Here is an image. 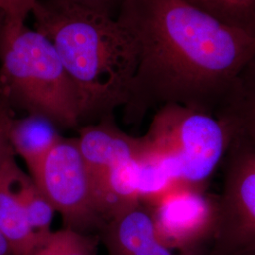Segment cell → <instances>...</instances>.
<instances>
[{
  "label": "cell",
  "instance_id": "17",
  "mask_svg": "<svg viewBox=\"0 0 255 255\" xmlns=\"http://www.w3.org/2000/svg\"><path fill=\"white\" fill-rule=\"evenodd\" d=\"M38 0H0V13L6 22L25 24Z\"/></svg>",
  "mask_w": 255,
  "mask_h": 255
},
{
  "label": "cell",
  "instance_id": "15",
  "mask_svg": "<svg viewBox=\"0 0 255 255\" xmlns=\"http://www.w3.org/2000/svg\"><path fill=\"white\" fill-rule=\"evenodd\" d=\"M99 235L72 229L53 231L49 237L27 255H98Z\"/></svg>",
  "mask_w": 255,
  "mask_h": 255
},
{
  "label": "cell",
  "instance_id": "16",
  "mask_svg": "<svg viewBox=\"0 0 255 255\" xmlns=\"http://www.w3.org/2000/svg\"><path fill=\"white\" fill-rule=\"evenodd\" d=\"M13 119V110L7 101L0 98V180L7 164L15 157L9 141V129Z\"/></svg>",
  "mask_w": 255,
  "mask_h": 255
},
{
  "label": "cell",
  "instance_id": "12",
  "mask_svg": "<svg viewBox=\"0 0 255 255\" xmlns=\"http://www.w3.org/2000/svg\"><path fill=\"white\" fill-rule=\"evenodd\" d=\"M62 138L54 122L39 115L14 118L9 129L14 153L24 160L30 175Z\"/></svg>",
  "mask_w": 255,
  "mask_h": 255
},
{
  "label": "cell",
  "instance_id": "1",
  "mask_svg": "<svg viewBox=\"0 0 255 255\" xmlns=\"http://www.w3.org/2000/svg\"><path fill=\"white\" fill-rule=\"evenodd\" d=\"M117 18L140 47L123 107L128 123L169 103L215 115L237 76L255 58V36L184 0H123Z\"/></svg>",
  "mask_w": 255,
  "mask_h": 255
},
{
  "label": "cell",
  "instance_id": "6",
  "mask_svg": "<svg viewBox=\"0 0 255 255\" xmlns=\"http://www.w3.org/2000/svg\"><path fill=\"white\" fill-rule=\"evenodd\" d=\"M223 167L217 227L205 255H245L255 251V146L232 137Z\"/></svg>",
  "mask_w": 255,
  "mask_h": 255
},
{
  "label": "cell",
  "instance_id": "10",
  "mask_svg": "<svg viewBox=\"0 0 255 255\" xmlns=\"http://www.w3.org/2000/svg\"><path fill=\"white\" fill-rule=\"evenodd\" d=\"M15 157L7 164L0 180V232L14 255H27L42 241L31 228L16 185Z\"/></svg>",
  "mask_w": 255,
  "mask_h": 255
},
{
  "label": "cell",
  "instance_id": "4",
  "mask_svg": "<svg viewBox=\"0 0 255 255\" xmlns=\"http://www.w3.org/2000/svg\"><path fill=\"white\" fill-rule=\"evenodd\" d=\"M142 137L180 182L201 188L223 163L231 143L228 128L215 115L175 103L157 109Z\"/></svg>",
  "mask_w": 255,
  "mask_h": 255
},
{
  "label": "cell",
  "instance_id": "7",
  "mask_svg": "<svg viewBox=\"0 0 255 255\" xmlns=\"http://www.w3.org/2000/svg\"><path fill=\"white\" fill-rule=\"evenodd\" d=\"M158 236L178 255H205L218 221V197L179 183L149 203Z\"/></svg>",
  "mask_w": 255,
  "mask_h": 255
},
{
  "label": "cell",
  "instance_id": "8",
  "mask_svg": "<svg viewBox=\"0 0 255 255\" xmlns=\"http://www.w3.org/2000/svg\"><path fill=\"white\" fill-rule=\"evenodd\" d=\"M99 237L108 255H178L162 242L151 211L142 201L108 219Z\"/></svg>",
  "mask_w": 255,
  "mask_h": 255
},
{
  "label": "cell",
  "instance_id": "2",
  "mask_svg": "<svg viewBox=\"0 0 255 255\" xmlns=\"http://www.w3.org/2000/svg\"><path fill=\"white\" fill-rule=\"evenodd\" d=\"M31 14L34 28L54 45L73 82L82 122L127 104L140 47L117 17L64 0H38Z\"/></svg>",
  "mask_w": 255,
  "mask_h": 255
},
{
  "label": "cell",
  "instance_id": "9",
  "mask_svg": "<svg viewBox=\"0 0 255 255\" xmlns=\"http://www.w3.org/2000/svg\"><path fill=\"white\" fill-rule=\"evenodd\" d=\"M79 148L95 182L112 167L139 156L144 142L141 137L131 136L117 125L111 114L79 128Z\"/></svg>",
  "mask_w": 255,
  "mask_h": 255
},
{
  "label": "cell",
  "instance_id": "5",
  "mask_svg": "<svg viewBox=\"0 0 255 255\" xmlns=\"http://www.w3.org/2000/svg\"><path fill=\"white\" fill-rule=\"evenodd\" d=\"M30 176L61 214L64 228L100 233L106 220L77 137H63Z\"/></svg>",
  "mask_w": 255,
  "mask_h": 255
},
{
  "label": "cell",
  "instance_id": "20",
  "mask_svg": "<svg viewBox=\"0 0 255 255\" xmlns=\"http://www.w3.org/2000/svg\"><path fill=\"white\" fill-rule=\"evenodd\" d=\"M255 255V251L252 252V253H250V254H247V255Z\"/></svg>",
  "mask_w": 255,
  "mask_h": 255
},
{
  "label": "cell",
  "instance_id": "3",
  "mask_svg": "<svg viewBox=\"0 0 255 255\" xmlns=\"http://www.w3.org/2000/svg\"><path fill=\"white\" fill-rule=\"evenodd\" d=\"M0 98L11 109L39 115L58 127L80 128L77 89L54 45L25 24L0 20Z\"/></svg>",
  "mask_w": 255,
  "mask_h": 255
},
{
  "label": "cell",
  "instance_id": "14",
  "mask_svg": "<svg viewBox=\"0 0 255 255\" xmlns=\"http://www.w3.org/2000/svg\"><path fill=\"white\" fill-rule=\"evenodd\" d=\"M229 27L255 37V0H184Z\"/></svg>",
  "mask_w": 255,
  "mask_h": 255
},
{
  "label": "cell",
  "instance_id": "21",
  "mask_svg": "<svg viewBox=\"0 0 255 255\" xmlns=\"http://www.w3.org/2000/svg\"><path fill=\"white\" fill-rule=\"evenodd\" d=\"M3 18V15H2V14H1V13H0V20H1V19Z\"/></svg>",
  "mask_w": 255,
  "mask_h": 255
},
{
  "label": "cell",
  "instance_id": "18",
  "mask_svg": "<svg viewBox=\"0 0 255 255\" xmlns=\"http://www.w3.org/2000/svg\"><path fill=\"white\" fill-rule=\"evenodd\" d=\"M117 17L123 0H64Z\"/></svg>",
  "mask_w": 255,
  "mask_h": 255
},
{
  "label": "cell",
  "instance_id": "11",
  "mask_svg": "<svg viewBox=\"0 0 255 255\" xmlns=\"http://www.w3.org/2000/svg\"><path fill=\"white\" fill-rule=\"evenodd\" d=\"M215 116L227 127L231 138L255 146V58L237 76Z\"/></svg>",
  "mask_w": 255,
  "mask_h": 255
},
{
  "label": "cell",
  "instance_id": "13",
  "mask_svg": "<svg viewBox=\"0 0 255 255\" xmlns=\"http://www.w3.org/2000/svg\"><path fill=\"white\" fill-rule=\"evenodd\" d=\"M16 185L29 224L43 242L53 232L51 225L57 212L31 176L25 173L19 166L16 170Z\"/></svg>",
  "mask_w": 255,
  "mask_h": 255
},
{
  "label": "cell",
  "instance_id": "19",
  "mask_svg": "<svg viewBox=\"0 0 255 255\" xmlns=\"http://www.w3.org/2000/svg\"><path fill=\"white\" fill-rule=\"evenodd\" d=\"M0 255H14L9 242L0 232Z\"/></svg>",
  "mask_w": 255,
  "mask_h": 255
}]
</instances>
